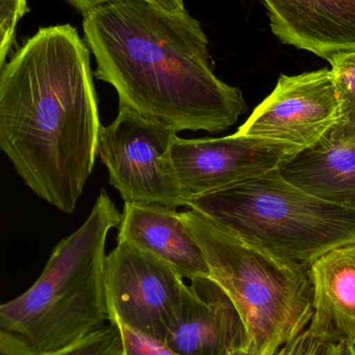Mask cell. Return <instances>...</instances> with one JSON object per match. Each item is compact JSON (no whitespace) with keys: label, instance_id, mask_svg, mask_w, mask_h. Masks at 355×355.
Masks as SVG:
<instances>
[{"label":"cell","instance_id":"cell-1","mask_svg":"<svg viewBox=\"0 0 355 355\" xmlns=\"http://www.w3.org/2000/svg\"><path fill=\"white\" fill-rule=\"evenodd\" d=\"M101 128L85 42L69 24L39 29L0 73V151L31 191L71 214Z\"/></svg>","mask_w":355,"mask_h":355},{"label":"cell","instance_id":"cell-2","mask_svg":"<svg viewBox=\"0 0 355 355\" xmlns=\"http://www.w3.org/2000/svg\"><path fill=\"white\" fill-rule=\"evenodd\" d=\"M96 78L120 103L180 131L218 133L248 110L243 94L215 75L209 40L187 10L173 12L139 0L83 14Z\"/></svg>","mask_w":355,"mask_h":355},{"label":"cell","instance_id":"cell-3","mask_svg":"<svg viewBox=\"0 0 355 355\" xmlns=\"http://www.w3.org/2000/svg\"><path fill=\"white\" fill-rule=\"evenodd\" d=\"M122 213L101 190L83 225L58 244L42 275L22 295L0 304V327L39 354L64 349L110 322L105 243Z\"/></svg>","mask_w":355,"mask_h":355},{"label":"cell","instance_id":"cell-4","mask_svg":"<svg viewBox=\"0 0 355 355\" xmlns=\"http://www.w3.org/2000/svg\"><path fill=\"white\" fill-rule=\"evenodd\" d=\"M188 208L250 245L306 266L355 243V209L300 189L279 168L192 198Z\"/></svg>","mask_w":355,"mask_h":355},{"label":"cell","instance_id":"cell-5","mask_svg":"<svg viewBox=\"0 0 355 355\" xmlns=\"http://www.w3.org/2000/svg\"><path fill=\"white\" fill-rule=\"evenodd\" d=\"M181 214L204 252L211 279L245 324L248 355H275L308 329L314 313L310 266L250 245L200 213Z\"/></svg>","mask_w":355,"mask_h":355},{"label":"cell","instance_id":"cell-6","mask_svg":"<svg viewBox=\"0 0 355 355\" xmlns=\"http://www.w3.org/2000/svg\"><path fill=\"white\" fill-rule=\"evenodd\" d=\"M177 135L171 125L120 103L114 122L100 131L98 154L125 202L189 206L173 162Z\"/></svg>","mask_w":355,"mask_h":355},{"label":"cell","instance_id":"cell-7","mask_svg":"<svg viewBox=\"0 0 355 355\" xmlns=\"http://www.w3.org/2000/svg\"><path fill=\"white\" fill-rule=\"evenodd\" d=\"M104 290L110 322L162 342L189 295V286L173 267L126 242L105 257Z\"/></svg>","mask_w":355,"mask_h":355},{"label":"cell","instance_id":"cell-8","mask_svg":"<svg viewBox=\"0 0 355 355\" xmlns=\"http://www.w3.org/2000/svg\"><path fill=\"white\" fill-rule=\"evenodd\" d=\"M341 119L333 71L282 75L272 93L254 108L237 135L304 149Z\"/></svg>","mask_w":355,"mask_h":355},{"label":"cell","instance_id":"cell-9","mask_svg":"<svg viewBox=\"0 0 355 355\" xmlns=\"http://www.w3.org/2000/svg\"><path fill=\"white\" fill-rule=\"evenodd\" d=\"M300 150L237 133L219 139L177 137L172 158L180 184L191 200L279 168Z\"/></svg>","mask_w":355,"mask_h":355},{"label":"cell","instance_id":"cell-10","mask_svg":"<svg viewBox=\"0 0 355 355\" xmlns=\"http://www.w3.org/2000/svg\"><path fill=\"white\" fill-rule=\"evenodd\" d=\"M189 295L164 343L180 355H248L245 324L211 277L192 279Z\"/></svg>","mask_w":355,"mask_h":355},{"label":"cell","instance_id":"cell-11","mask_svg":"<svg viewBox=\"0 0 355 355\" xmlns=\"http://www.w3.org/2000/svg\"><path fill=\"white\" fill-rule=\"evenodd\" d=\"M273 35L333 66L355 53V0H262Z\"/></svg>","mask_w":355,"mask_h":355},{"label":"cell","instance_id":"cell-12","mask_svg":"<svg viewBox=\"0 0 355 355\" xmlns=\"http://www.w3.org/2000/svg\"><path fill=\"white\" fill-rule=\"evenodd\" d=\"M279 172L312 196L355 209V124L336 123L316 143L286 160Z\"/></svg>","mask_w":355,"mask_h":355},{"label":"cell","instance_id":"cell-13","mask_svg":"<svg viewBox=\"0 0 355 355\" xmlns=\"http://www.w3.org/2000/svg\"><path fill=\"white\" fill-rule=\"evenodd\" d=\"M116 241L150 252L183 279L210 277L206 257L176 209L125 202Z\"/></svg>","mask_w":355,"mask_h":355},{"label":"cell","instance_id":"cell-14","mask_svg":"<svg viewBox=\"0 0 355 355\" xmlns=\"http://www.w3.org/2000/svg\"><path fill=\"white\" fill-rule=\"evenodd\" d=\"M309 273L314 310L309 327L331 343L355 346V243L329 250Z\"/></svg>","mask_w":355,"mask_h":355},{"label":"cell","instance_id":"cell-15","mask_svg":"<svg viewBox=\"0 0 355 355\" xmlns=\"http://www.w3.org/2000/svg\"><path fill=\"white\" fill-rule=\"evenodd\" d=\"M121 352L122 338L119 325L108 322L73 345L44 355H121Z\"/></svg>","mask_w":355,"mask_h":355},{"label":"cell","instance_id":"cell-16","mask_svg":"<svg viewBox=\"0 0 355 355\" xmlns=\"http://www.w3.org/2000/svg\"><path fill=\"white\" fill-rule=\"evenodd\" d=\"M340 101V121L355 124V53L331 66Z\"/></svg>","mask_w":355,"mask_h":355},{"label":"cell","instance_id":"cell-17","mask_svg":"<svg viewBox=\"0 0 355 355\" xmlns=\"http://www.w3.org/2000/svg\"><path fill=\"white\" fill-rule=\"evenodd\" d=\"M122 338L121 355H180L164 342L132 331L118 322Z\"/></svg>","mask_w":355,"mask_h":355},{"label":"cell","instance_id":"cell-18","mask_svg":"<svg viewBox=\"0 0 355 355\" xmlns=\"http://www.w3.org/2000/svg\"><path fill=\"white\" fill-rule=\"evenodd\" d=\"M338 344L331 343L310 327L275 355H335Z\"/></svg>","mask_w":355,"mask_h":355},{"label":"cell","instance_id":"cell-19","mask_svg":"<svg viewBox=\"0 0 355 355\" xmlns=\"http://www.w3.org/2000/svg\"><path fill=\"white\" fill-rule=\"evenodd\" d=\"M27 12L26 0H0V28L14 35L17 23Z\"/></svg>","mask_w":355,"mask_h":355},{"label":"cell","instance_id":"cell-20","mask_svg":"<svg viewBox=\"0 0 355 355\" xmlns=\"http://www.w3.org/2000/svg\"><path fill=\"white\" fill-rule=\"evenodd\" d=\"M67 1L70 2L75 8L85 14L87 10H92L96 6H101V4L108 3V2L122 1V0H67ZM139 1L155 4V6L168 10V12H179L186 10L184 0H139Z\"/></svg>","mask_w":355,"mask_h":355},{"label":"cell","instance_id":"cell-21","mask_svg":"<svg viewBox=\"0 0 355 355\" xmlns=\"http://www.w3.org/2000/svg\"><path fill=\"white\" fill-rule=\"evenodd\" d=\"M0 355H44L35 352L20 338L0 327Z\"/></svg>","mask_w":355,"mask_h":355},{"label":"cell","instance_id":"cell-22","mask_svg":"<svg viewBox=\"0 0 355 355\" xmlns=\"http://www.w3.org/2000/svg\"><path fill=\"white\" fill-rule=\"evenodd\" d=\"M12 39H14V35L4 33L0 28V73L3 69L4 62H6V56H8L10 46H12Z\"/></svg>","mask_w":355,"mask_h":355},{"label":"cell","instance_id":"cell-23","mask_svg":"<svg viewBox=\"0 0 355 355\" xmlns=\"http://www.w3.org/2000/svg\"><path fill=\"white\" fill-rule=\"evenodd\" d=\"M335 355H355V346L347 343L338 344Z\"/></svg>","mask_w":355,"mask_h":355},{"label":"cell","instance_id":"cell-24","mask_svg":"<svg viewBox=\"0 0 355 355\" xmlns=\"http://www.w3.org/2000/svg\"><path fill=\"white\" fill-rule=\"evenodd\" d=\"M242 355H246V354H242Z\"/></svg>","mask_w":355,"mask_h":355}]
</instances>
